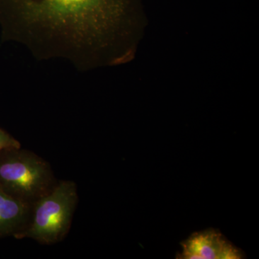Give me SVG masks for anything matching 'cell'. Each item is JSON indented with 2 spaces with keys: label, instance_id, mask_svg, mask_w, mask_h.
I'll return each instance as SVG.
<instances>
[{
  "label": "cell",
  "instance_id": "obj_6",
  "mask_svg": "<svg viewBox=\"0 0 259 259\" xmlns=\"http://www.w3.org/2000/svg\"><path fill=\"white\" fill-rule=\"evenodd\" d=\"M20 147H21L20 141L0 127V152L7 148Z\"/></svg>",
  "mask_w": 259,
  "mask_h": 259
},
{
  "label": "cell",
  "instance_id": "obj_1",
  "mask_svg": "<svg viewBox=\"0 0 259 259\" xmlns=\"http://www.w3.org/2000/svg\"><path fill=\"white\" fill-rule=\"evenodd\" d=\"M119 0H0L5 40L23 44L40 59L69 61L83 71L119 21Z\"/></svg>",
  "mask_w": 259,
  "mask_h": 259
},
{
  "label": "cell",
  "instance_id": "obj_3",
  "mask_svg": "<svg viewBox=\"0 0 259 259\" xmlns=\"http://www.w3.org/2000/svg\"><path fill=\"white\" fill-rule=\"evenodd\" d=\"M78 199L75 182L58 181L52 190L32 205L28 228L19 239L30 238L48 245L62 241L71 228Z\"/></svg>",
  "mask_w": 259,
  "mask_h": 259
},
{
  "label": "cell",
  "instance_id": "obj_4",
  "mask_svg": "<svg viewBox=\"0 0 259 259\" xmlns=\"http://www.w3.org/2000/svg\"><path fill=\"white\" fill-rule=\"evenodd\" d=\"M177 259H243L244 252L218 229L209 228L194 232L181 243Z\"/></svg>",
  "mask_w": 259,
  "mask_h": 259
},
{
  "label": "cell",
  "instance_id": "obj_2",
  "mask_svg": "<svg viewBox=\"0 0 259 259\" xmlns=\"http://www.w3.org/2000/svg\"><path fill=\"white\" fill-rule=\"evenodd\" d=\"M57 182L49 162L36 153L21 147L0 152V188L15 198L32 206Z\"/></svg>",
  "mask_w": 259,
  "mask_h": 259
},
{
  "label": "cell",
  "instance_id": "obj_5",
  "mask_svg": "<svg viewBox=\"0 0 259 259\" xmlns=\"http://www.w3.org/2000/svg\"><path fill=\"white\" fill-rule=\"evenodd\" d=\"M32 206L15 198L0 188V239H19L28 228Z\"/></svg>",
  "mask_w": 259,
  "mask_h": 259
}]
</instances>
